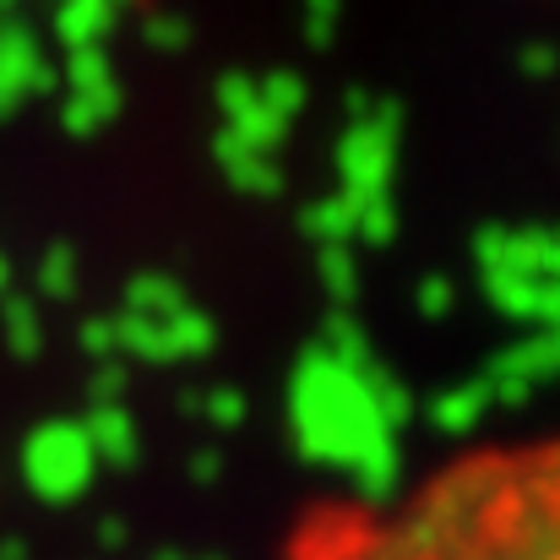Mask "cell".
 <instances>
[{
  "label": "cell",
  "instance_id": "obj_1",
  "mask_svg": "<svg viewBox=\"0 0 560 560\" xmlns=\"http://www.w3.org/2000/svg\"><path fill=\"white\" fill-rule=\"evenodd\" d=\"M283 560H560V430L468 446L381 501H316Z\"/></svg>",
  "mask_w": 560,
  "mask_h": 560
}]
</instances>
